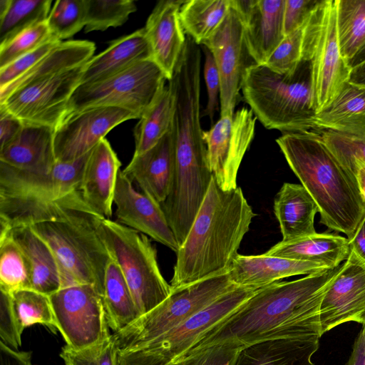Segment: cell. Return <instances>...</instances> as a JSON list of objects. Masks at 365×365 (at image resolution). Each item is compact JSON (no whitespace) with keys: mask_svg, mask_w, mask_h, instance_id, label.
Wrapping results in <instances>:
<instances>
[{"mask_svg":"<svg viewBox=\"0 0 365 365\" xmlns=\"http://www.w3.org/2000/svg\"><path fill=\"white\" fill-rule=\"evenodd\" d=\"M96 215L31 226L53 252L60 268L62 288L92 284L103 296L104 276L110 256L97 231Z\"/></svg>","mask_w":365,"mask_h":365,"instance_id":"cell-6","label":"cell"},{"mask_svg":"<svg viewBox=\"0 0 365 365\" xmlns=\"http://www.w3.org/2000/svg\"><path fill=\"white\" fill-rule=\"evenodd\" d=\"M118 348L113 334L103 341L83 349L64 346L60 356L66 365H116Z\"/></svg>","mask_w":365,"mask_h":365,"instance_id":"cell-44","label":"cell"},{"mask_svg":"<svg viewBox=\"0 0 365 365\" xmlns=\"http://www.w3.org/2000/svg\"><path fill=\"white\" fill-rule=\"evenodd\" d=\"M360 195L365 202V165H361L357 170L355 175Z\"/></svg>","mask_w":365,"mask_h":365,"instance_id":"cell-56","label":"cell"},{"mask_svg":"<svg viewBox=\"0 0 365 365\" xmlns=\"http://www.w3.org/2000/svg\"><path fill=\"white\" fill-rule=\"evenodd\" d=\"M330 269L309 262L274 257L262 254H238L229 271L233 284L240 287L260 288L278 280L301 274H310Z\"/></svg>","mask_w":365,"mask_h":365,"instance_id":"cell-23","label":"cell"},{"mask_svg":"<svg viewBox=\"0 0 365 365\" xmlns=\"http://www.w3.org/2000/svg\"><path fill=\"white\" fill-rule=\"evenodd\" d=\"M319 134L329 150L355 180L358 169L365 165V138L332 130H324Z\"/></svg>","mask_w":365,"mask_h":365,"instance_id":"cell-41","label":"cell"},{"mask_svg":"<svg viewBox=\"0 0 365 365\" xmlns=\"http://www.w3.org/2000/svg\"><path fill=\"white\" fill-rule=\"evenodd\" d=\"M349 253L346 237L317 232L294 241H281L264 252L269 256L317 263L329 269L341 265Z\"/></svg>","mask_w":365,"mask_h":365,"instance_id":"cell-29","label":"cell"},{"mask_svg":"<svg viewBox=\"0 0 365 365\" xmlns=\"http://www.w3.org/2000/svg\"><path fill=\"white\" fill-rule=\"evenodd\" d=\"M339 47L349 63L365 41V0H337Z\"/></svg>","mask_w":365,"mask_h":365,"instance_id":"cell-36","label":"cell"},{"mask_svg":"<svg viewBox=\"0 0 365 365\" xmlns=\"http://www.w3.org/2000/svg\"><path fill=\"white\" fill-rule=\"evenodd\" d=\"M86 0H57L46 24L51 35L60 41L69 38L86 26Z\"/></svg>","mask_w":365,"mask_h":365,"instance_id":"cell-40","label":"cell"},{"mask_svg":"<svg viewBox=\"0 0 365 365\" xmlns=\"http://www.w3.org/2000/svg\"><path fill=\"white\" fill-rule=\"evenodd\" d=\"M116 365H176L170 363L162 356L143 350H118Z\"/></svg>","mask_w":365,"mask_h":365,"instance_id":"cell-50","label":"cell"},{"mask_svg":"<svg viewBox=\"0 0 365 365\" xmlns=\"http://www.w3.org/2000/svg\"><path fill=\"white\" fill-rule=\"evenodd\" d=\"M259 288L237 287L174 329L133 349L156 354L173 363L182 356L205 331L223 320ZM132 350V349H131Z\"/></svg>","mask_w":365,"mask_h":365,"instance_id":"cell-16","label":"cell"},{"mask_svg":"<svg viewBox=\"0 0 365 365\" xmlns=\"http://www.w3.org/2000/svg\"><path fill=\"white\" fill-rule=\"evenodd\" d=\"M317 336L263 341L240 349L234 365H314Z\"/></svg>","mask_w":365,"mask_h":365,"instance_id":"cell-27","label":"cell"},{"mask_svg":"<svg viewBox=\"0 0 365 365\" xmlns=\"http://www.w3.org/2000/svg\"><path fill=\"white\" fill-rule=\"evenodd\" d=\"M282 242L294 241L316 234L314 218L319 207L305 187L284 182L274 200Z\"/></svg>","mask_w":365,"mask_h":365,"instance_id":"cell-25","label":"cell"},{"mask_svg":"<svg viewBox=\"0 0 365 365\" xmlns=\"http://www.w3.org/2000/svg\"><path fill=\"white\" fill-rule=\"evenodd\" d=\"M23 126L24 123L20 119L0 107V148L11 142Z\"/></svg>","mask_w":365,"mask_h":365,"instance_id":"cell-51","label":"cell"},{"mask_svg":"<svg viewBox=\"0 0 365 365\" xmlns=\"http://www.w3.org/2000/svg\"><path fill=\"white\" fill-rule=\"evenodd\" d=\"M96 227L123 274L141 316L171 294L172 287L160 272L156 249L148 236L108 218H100Z\"/></svg>","mask_w":365,"mask_h":365,"instance_id":"cell-7","label":"cell"},{"mask_svg":"<svg viewBox=\"0 0 365 365\" xmlns=\"http://www.w3.org/2000/svg\"><path fill=\"white\" fill-rule=\"evenodd\" d=\"M166 80L153 59L140 61L103 80L79 85L66 115L89 107L113 106L128 110L140 118L165 88Z\"/></svg>","mask_w":365,"mask_h":365,"instance_id":"cell-10","label":"cell"},{"mask_svg":"<svg viewBox=\"0 0 365 365\" xmlns=\"http://www.w3.org/2000/svg\"><path fill=\"white\" fill-rule=\"evenodd\" d=\"M55 38L50 33L46 21L29 28L8 42L0 45V68Z\"/></svg>","mask_w":365,"mask_h":365,"instance_id":"cell-42","label":"cell"},{"mask_svg":"<svg viewBox=\"0 0 365 365\" xmlns=\"http://www.w3.org/2000/svg\"><path fill=\"white\" fill-rule=\"evenodd\" d=\"M60 42L61 41L56 38H52L35 50L0 68V88L5 87L25 73Z\"/></svg>","mask_w":365,"mask_h":365,"instance_id":"cell-46","label":"cell"},{"mask_svg":"<svg viewBox=\"0 0 365 365\" xmlns=\"http://www.w3.org/2000/svg\"><path fill=\"white\" fill-rule=\"evenodd\" d=\"M134 113L118 107L93 106L66 115L54 129L56 160L67 163L89 153L113 128L130 119Z\"/></svg>","mask_w":365,"mask_h":365,"instance_id":"cell-15","label":"cell"},{"mask_svg":"<svg viewBox=\"0 0 365 365\" xmlns=\"http://www.w3.org/2000/svg\"><path fill=\"white\" fill-rule=\"evenodd\" d=\"M6 234L19 245L28 260L31 289L49 296L62 288L60 268L53 252L30 227H16Z\"/></svg>","mask_w":365,"mask_h":365,"instance_id":"cell-30","label":"cell"},{"mask_svg":"<svg viewBox=\"0 0 365 365\" xmlns=\"http://www.w3.org/2000/svg\"><path fill=\"white\" fill-rule=\"evenodd\" d=\"M204 55V78L207 88V101L204 115L213 121L215 112L218 109V95L220 93L221 81L216 62L211 51L204 45H200Z\"/></svg>","mask_w":365,"mask_h":365,"instance_id":"cell-48","label":"cell"},{"mask_svg":"<svg viewBox=\"0 0 365 365\" xmlns=\"http://www.w3.org/2000/svg\"><path fill=\"white\" fill-rule=\"evenodd\" d=\"M90 152L76 160L56 161L41 170L21 169L0 162V235L16 227L96 215L81 191Z\"/></svg>","mask_w":365,"mask_h":365,"instance_id":"cell-3","label":"cell"},{"mask_svg":"<svg viewBox=\"0 0 365 365\" xmlns=\"http://www.w3.org/2000/svg\"><path fill=\"white\" fill-rule=\"evenodd\" d=\"M364 62H365V41L354 58L350 61L349 66L353 68Z\"/></svg>","mask_w":365,"mask_h":365,"instance_id":"cell-57","label":"cell"},{"mask_svg":"<svg viewBox=\"0 0 365 365\" xmlns=\"http://www.w3.org/2000/svg\"><path fill=\"white\" fill-rule=\"evenodd\" d=\"M342 264L296 280L277 281L260 287L233 313L200 336L177 361L227 342L247 346L276 339L321 338V303Z\"/></svg>","mask_w":365,"mask_h":365,"instance_id":"cell-1","label":"cell"},{"mask_svg":"<svg viewBox=\"0 0 365 365\" xmlns=\"http://www.w3.org/2000/svg\"><path fill=\"white\" fill-rule=\"evenodd\" d=\"M201 45L212 53L220 73V116L233 115L245 73L254 63H249L252 59L245 45L243 22L232 3L220 26Z\"/></svg>","mask_w":365,"mask_h":365,"instance_id":"cell-14","label":"cell"},{"mask_svg":"<svg viewBox=\"0 0 365 365\" xmlns=\"http://www.w3.org/2000/svg\"><path fill=\"white\" fill-rule=\"evenodd\" d=\"M148 59H153L152 50L142 28L113 41L106 50L88 61L83 66L81 84L103 80Z\"/></svg>","mask_w":365,"mask_h":365,"instance_id":"cell-24","label":"cell"},{"mask_svg":"<svg viewBox=\"0 0 365 365\" xmlns=\"http://www.w3.org/2000/svg\"><path fill=\"white\" fill-rule=\"evenodd\" d=\"M15 314L11 296L1 292L0 297V337L1 341L10 348L19 351L23 333Z\"/></svg>","mask_w":365,"mask_h":365,"instance_id":"cell-47","label":"cell"},{"mask_svg":"<svg viewBox=\"0 0 365 365\" xmlns=\"http://www.w3.org/2000/svg\"><path fill=\"white\" fill-rule=\"evenodd\" d=\"M84 64L13 92L0 103V107L24 124L55 129L67 112L73 93L81 84Z\"/></svg>","mask_w":365,"mask_h":365,"instance_id":"cell-12","label":"cell"},{"mask_svg":"<svg viewBox=\"0 0 365 365\" xmlns=\"http://www.w3.org/2000/svg\"><path fill=\"white\" fill-rule=\"evenodd\" d=\"M95 50V43L88 41L60 42L25 73L0 88V103L19 89L83 65L92 58Z\"/></svg>","mask_w":365,"mask_h":365,"instance_id":"cell-26","label":"cell"},{"mask_svg":"<svg viewBox=\"0 0 365 365\" xmlns=\"http://www.w3.org/2000/svg\"><path fill=\"white\" fill-rule=\"evenodd\" d=\"M317 130H332L365 138V88L346 83L314 118Z\"/></svg>","mask_w":365,"mask_h":365,"instance_id":"cell-31","label":"cell"},{"mask_svg":"<svg viewBox=\"0 0 365 365\" xmlns=\"http://www.w3.org/2000/svg\"><path fill=\"white\" fill-rule=\"evenodd\" d=\"M175 165V140L173 125L153 147L133 155L123 173L138 184L142 192L159 204L167 198Z\"/></svg>","mask_w":365,"mask_h":365,"instance_id":"cell-20","label":"cell"},{"mask_svg":"<svg viewBox=\"0 0 365 365\" xmlns=\"http://www.w3.org/2000/svg\"><path fill=\"white\" fill-rule=\"evenodd\" d=\"M349 244L350 252L365 264V215L349 240Z\"/></svg>","mask_w":365,"mask_h":365,"instance_id":"cell-53","label":"cell"},{"mask_svg":"<svg viewBox=\"0 0 365 365\" xmlns=\"http://www.w3.org/2000/svg\"><path fill=\"white\" fill-rule=\"evenodd\" d=\"M103 299L110 329L117 332L141 315L118 264L110 258L105 272Z\"/></svg>","mask_w":365,"mask_h":365,"instance_id":"cell-32","label":"cell"},{"mask_svg":"<svg viewBox=\"0 0 365 365\" xmlns=\"http://www.w3.org/2000/svg\"><path fill=\"white\" fill-rule=\"evenodd\" d=\"M349 83L365 88V62L351 68Z\"/></svg>","mask_w":365,"mask_h":365,"instance_id":"cell-55","label":"cell"},{"mask_svg":"<svg viewBox=\"0 0 365 365\" xmlns=\"http://www.w3.org/2000/svg\"><path fill=\"white\" fill-rule=\"evenodd\" d=\"M10 294L15 314L23 330L34 324L57 329L48 295L33 289L19 290Z\"/></svg>","mask_w":365,"mask_h":365,"instance_id":"cell-38","label":"cell"},{"mask_svg":"<svg viewBox=\"0 0 365 365\" xmlns=\"http://www.w3.org/2000/svg\"><path fill=\"white\" fill-rule=\"evenodd\" d=\"M53 133L54 129L49 126L24 123L19 135L0 148V162L26 170L51 167L56 162Z\"/></svg>","mask_w":365,"mask_h":365,"instance_id":"cell-28","label":"cell"},{"mask_svg":"<svg viewBox=\"0 0 365 365\" xmlns=\"http://www.w3.org/2000/svg\"><path fill=\"white\" fill-rule=\"evenodd\" d=\"M175 109V93L168 82L133 130L135 151L142 154L153 147L170 129Z\"/></svg>","mask_w":365,"mask_h":365,"instance_id":"cell-33","label":"cell"},{"mask_svg":"<svg viewBox=\"0 0 365 365\" xmlns=\"http://www.w3.org/2000/svg\"><path fill=\"white\" fill-rule=\"evenodd\" d=\"M49 298L57 329L71 349H83L111 336L103 296L95 286L63 287Z\"/></svg>","mask_w":365,"mask_h":365,"instance_id":"cell-11","label":"cell"},{"mask_svg":"<svg viewBox=\"0 0 365 365\" xmlns=\"http://www.w3.org/2000/svg\"><path fill=\"white\" fill-rule=\"evenodd\" d=\"M113 204L118 222L150 237L177 253L180 246L160 204L136 190L122 170L118 176Z\"/></svg>","mask_w":365,"mask_h":365,"instance_id":"cell-18","label":"cell"},{"mask_svg":"<svg viewBox=\"0 0 365 365\" xmlns=\"http://www.w3.org/2000/svg\"><path fill=\"white\" fill-rule=\"evenodd\" d=\"M304 24L284 36L266 66L279 74L293 75L297 71L302 62Z\"/></svg>","mask_w":365,"mask_h":365,"instance_id":"cell-43","label":"cell"},{"mask_svg":"<svg viewBox=\"0 0 365 365\" xmlns=\"http://www.w3.org/2000/svg\"><path fill=\"white\" fill-rule=\"evenodd\" d=\"M136 9L133 0H86L85 32L120 26Z\"/></svg>","mask_w":365,"mask_h":365,"instance_id":"cell-39","label":"cell"},{"mask_svg":"<svg viewBox=\"0 0 365 365\" xmlns=\"http://www.w3.org/2000/svg\"><path fill=\"white\" fill-rule=\"evenodd\" d=\"M237 287L228 272L173 289L155 308L114 332L118 350H131L156 339Z\"/></svg>","mask_w":365,"mask_h":365,"instance_id":"cell-9","label":"cell"},{"mask_svg":"<svg viewBox=\"0 0 365 365\" xmlns=\"http://www.w3.org/2000/svg\"><path fill=\"white\" fill-rule=\"evenodd\" d=\"M244 26L248 53L256 64H265L284 38L285 0H231Z\"/></svg>","mask_w":365,"mask_h":365,"instance_id":"cell-19","label":"cell"},{"mask_svg":"<svg viewBox=\"0 0 365 365\" xmlns=\"http://www.w3.org/2000/svg\"><path fill=\"white\" fill-rule=\"evenodd\" d=\"M345 365H365V325L356 336L351 355Z\"/></svg>","mask_w":365,"mask_h":365,"instance_id":"cell-54","label":"cell"},{"mask_svg":"<svg viewBox=\"0 0 365 365\" xmlns=\"http://www.w3.org/2000/svg\"><path fill=\"white\" fill-rule=\"evenodd\" d=\"M241 90L254 115L266 128L284 133L317 130L308 62L302 61L293 75L254 63L246 69Z\"/></svg>","mask_w":365,"mask_h":365,"instance_id":"cell-5","label":"cell"},{"mask_svg":"<svg viewBox=\"0 0 365 365\" xmlns=\"http://www.w3.org/2000/svg\"><path fill=\"white\" fill-rule=\"evenodd\" d=\"M184 1H158L144 27L153 60L162 69L168 81L173 78L186 42V34L180 18V7Z\"/></svg>","mask_w":365,"mask_h":365,"instance_id":"cell-21","label":"cell"},{"mask_svg":"<svg viewBox=\"0 0 365 365\" xmlns=\"http://www.w3.org/2000/svg\"><path fill=\"white\" fill-rule=\"evenodd\" d=\"M349 322L365 325V264L351 252L322 301L321 335Z\"/></svg>","mask_w":365,"mask_h":365,"instance_id":"cell-17","label":"cell"},{"mask_svg":"<svg viewBox=\"0 0 365 365\" xmlns=\"http://www.w3.org/2000/svg\"><path fill=\"white\" fill-rule=\"evenodd\" d=\"M256 119L252 111L244 107L233 115L220 116L210 130H203L210 170L223 190L237 187L239 168L254 138Z\"/></svg>","mask_w":365,"mask_h":365,"instance_id":"cell-13","label":"cell"},{"mask_svg":"<svg viewBox=\"0 0 365 365\" xmlns=\"http://www.w3.org/2000/svg\"><path fill=\"white\" fill-rule=\"evenodd\" d=\"M51 0H0V45L47 20Z\"/></svg>","mask_w":365,"mask_h":365,"instance_id":"cell-35","label":"cell"},{"mask_svg":"<svg viewBox=\"0 0 365 365\" xmlns=\"http://www.w3.org/2000/svg\"><path fill=\"white\" fill-rule=\"evenodd\" d=\"M243 347L237 342L220 344L183 357L175 363L176 365H234Z\"/></svg>","mask_w":365,"mask_h":365,"instance_id":"cell-45","label":"cell"},{"mask_svg":"<svg viewBox=\"0 0 365 365\" xmlns=\"http://www.w3.org/2000/svg\"><path fill=\"white\" fill-rule=\"evenodd\" d=\"M31 289V272L19 245L9 234L0 235V291Z\"/></svg>","mask_w":365,"mask_h":365,"instance_id":"cell-37","label":"cell"},{"mask_svg":"<svg viewBox=\"0 0 365 365\" xmlns=\"http://www.w3.org/2000/svg\"><path fill=\"white\" fill-rule=\"evenodd\" d=\"M318 0H285L284 34L288 35L303 25Z\"/></svg>","mask_w":365,"mask_h":365,"instance_id":"cell-49","label":"cell"},{"mask_svg":"<svg viewBox=\"0 0 365 365\" xmlns=\"http://www.w3.org/2000/svg\"><path fill=\"white\" fill-rule=\"evenodd\" d=\"M276 142L291 170L317 202L320 223L350 240L365 215V202L356 180L317 131L283 133Z\"/></svg>","mask_w":365,"mask_h":365,"instance_id":"cell-4","label":"cell"},{"mask_svg":"<svg viewBox=\"0 0 365 365\" xmlns=\"http://www.w3.org/2000/svg\"><path fill=\"white\" fill-rule=\"evenodd\" d=\"M231 6V0H186L180 10L186 35L201 45L220 26Z\"/></svg>","mask_w":365,"mask_h":365,"instance_id":"cell-34","label":"cell"},{"mask_svg":"<svg viewBox=\"0 0 365 365\" xmlns=\"http://www.w3.org/2000/svg\"><path fill=\"white\" fill-rule=\"evenodd\" d=\"M337 0H319L304 24L302 61L309 64L316 114L340 93L351 76L337 32Z\"/></svg>","mask_w":365,"mask_h":365,"instance_id":"cell-8","label":"cell"},{"mask_svg":"<svg viewBox=\"0 0 365 365\" xmlns=\"http://www.w3.org/2000/svg\"><path fill=\"white\" fill-rule=\"evenodd\" d=\"M121 163L106 139L90 152L81 182L83 197L98 216L110 219Z\"/></svg>","mask_w":365,"mask_h":365,"instance_id":"cell-22","label":"cell"},{"mask_svg":"<svg viewBox=\"0 0 365 365\" xmlns=\"http://www.w3.org/2000/svg\"><path fill=\"white\" fill-rule=\"evenodd\" d=\"M31 352L14 350L0 341V365H32Z\"/></svg>","mask_w":365,"mask_h":365,"instance_id":"cell-52","label":"cell"},{"mask_svg":"<svg viewBox=\"0 0 365 365\" xmlns=\"http://www.w3.org/2000/svg\"><path fill=\"white\" fill-rule=\"evenodd\" d=\"M255 216L240 187L223 190L213 176L177 252L172 289L228 272Z\"/></svg>","mask_w":365,"mask_h":365,"instance_id":"cell-2","label":"cell"}]
</instances>
